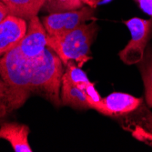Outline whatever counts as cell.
Here are the masks:
<instances>
[{
	"mask_svg": "<svg viewBox=\"0 0 152 152\" xmlns=\"http://www.w3.org/2000/svg\"><path fill=\"white\" fill-rule=\"evenodd\" d=\"M0 77L7 88L10 113L21 107L32 93L31 60L25 58L18 47L14 48L0 58Z\"/></svg>",
	"mask_w": 152,
	"mask_h": 152,
	"instance_id": "cell-1",
	"label": "cell"
},
{
	"mask_svg": "<svg viewBox=\"0 0 152 152\" xmlns=\"http://www.w3.org/2000/svg\"><path fill=\"white\" fill-rule=\"evenodd\" d=\"M63 65L57 53L48 47L38 58L31 60L32 92L40 93L57 107L61 105L59 94L65 72Z\"/></svg>",
	"mask_w": 152,
	"mask_h": 152,
	"instance_id": "cell-2",
	"label": "cell"
},
{
	"mask_svg": "<svg viewBox=\"0 0 152 152\" xmlns=\"http://www.w3.org/2000/svg\"><path fill=\"white\" fill-rule=\"evenodd\" d=\"M96 30L95 21L82 24L61 37L48 36V47L57 53L65 66L69 61H75L81 67L90 59L88 54Z\"/></svg>",
	"mask_w": 152,
	"mask_h": 152,
	"instance_id": "cell-3",
	"label": "cell"
},
{
	"mask_svg": "<svg viewBox=\"0 0 152 152\" xmlns=\"http://www.w3.org/2000/svg\"><path fill=\"white\" fill-rule=\"evenodd\" d=\"M123 23L129 28L131 38L118 56L125 64L135 65L140 63L144 57L145 49L152 35V19L132 18Z\"/></svg>",
	"mask_w": 152,
	"mask_h": 152,
	"instance_id": "cell-4",
	"label": "cell"
},
{
	"mask_svg": "<svg viewBox=\"0 0 152 152\" xmlns=\"http://www.w3.org/2000/svg\"><path fill=\"white\" fill-rule=\"evenodd\" d=\"M94 14V7L87 6L71 11L50 13L43 18L42 23L48 37H61L93 19Z\"/></svg>",
	"mask_w": 152,
	"mask_h": 152,
	"instance_id": "cell-5",
	"label": "cell"
},
{
	"mask_svg": "<svg viewBox=\"0 0 152 152\" xmlns=\"http://www.w3.org/2000/svg\"><path fill=\"white\" fill-rule=\"evenodd\" d=\"M135 139L152 146V111L144 101L132 111L113 118Z\"/></svg>",
	"mask_w": 152,
	"mask_h": 152,
	"instance_id": "cell-6",
	"label": "cell"
},
{
	"mask_svg": "<svg viewBox=\"0 0 152 152\" xmlns=\"http://www.w3.org/2000/svg\"><path fill=\"white\" fill-rule=\"evenodd\" d=\"M48 47V33L37 16L28 20L26 32L18 48L27 60L38 58Z\"/></svg>",
	"mask_w": 152,
	"mask_h": 152,
	"instance_id": "cell-7",
	"label": "cell"
},
{
	"mask_svg": "<svg viewBox=\"0 0 152 152\" xmlns=\"http://www.w3.org/2000/svg\"><path fill=\"white\" fill-rule=\"evenodd\" d=\"M64 76L71 80L84 93L91 108L96 109V111L105 116H108V112L104 105L103 99L99 95V92L96 91L93 83L89 81L86 73L81 70V67L76 65L73 61H69L66 65Z\"/></svg>",
	"mask_w": 152,
	"mask_h": 152,
	"instance_id": "cell-8",
	"label": "cell"
},
{
	"mask_svg": "<svg viewBox=\"0 0 152 152\" xmlns=\"http://www.w3.org/2000/svg\"><path fill=\"white\" fill-rule=\"evenodd\" d=\"M26 28V21L13 15L0 22V56L18 46Z\"/></svg>",
	"mask_w": 152,
	"mask_h": 152,
	"instance_id": "cell-9",
	"label": "cell"
},
{
	"mask_svg": "<svg viewBox=\"0 0 152 152\" xmlns=\"http://www.w3.org/2000/svg\"><path fill=\"white\" fill-rule=\"evenodd\" d=\"M29 132V128L25 124L7 122L0 127V139L8 141L16 152H32L28 143Z\"/></svg>",
	"mask_w": 152,
	"mask_h": 152,
	"instance_id": "cell-10",
	"label": "cell"
},
{
	"mask_svg": "<svg viewBox=\"0 0 152 152\" xmlns=\"http://www.w3.org/2000/svg\"><path fill=\"white\" fill-rule=\"evenodd\" d=\"M143 99L121 92H114L103 99L104 105L108 112V117L114 118L123 113L136 109L142 102Z\"/></svg>",
	"mask_w": 152,
	"mask_h": 152,
	"instance_id": "cell-11",
	"label": "cell"
},
{
	"mask_svg": "<svg viewBox=\"0 0 152 152\" xmlns=\"http://www.w3.org/2000/svg\"><path fill=\"white\" fill-rule=\"evenodd\" d=\"M7 7L10 15L30 20L37 16L46 0H1Z\"/></svg>",
	"mask_w": 152,
	"mask_h": 152,
	"instance_id": "cell-12",
	"label": "cell"
},
{
	"mask_svg": "<svg viewBox=\"0 0 152 152\" xmlns=\"http://www.w3.org/2000/svg\"><path fill=\"white\" fill-rule=\"evenodd\" d=\"M61 102L63 105L75 108L90 109L86 96L74 83L63 75L61 84Z\"/></svg>",
	"mask_w": 152,
	"mask_h": 152,
	"instance_id": "cell-13",
	"label": "cell"
},
{
	"mask_svg": "<svg viewBox=\"0 0 152 152\" xmlns=\"http://www.w3.org/2000/svg\"><path fill=\"white\" fill-rule=\"evenodd\" d=\"M139 66L145 88V101L149 107H152V47L147 46L144 57Z\"/></svg>",
	"mask_w": 152,
	"mask_h": 152,
	"instance_id": "cell-14",
	"label": "cell"
},
{
	"mask_svg": "<svg viewBox=\"0 0 152 152\" xmlns=\"http://www.w3.org/2000/svg\"><path fill=\"white\" fill-rule=\"evenodd\" d=\"M83 7L81 0H46L43 7L50 13L79 9Z\"/></svg>",
	"mask_w": 152,
	"mask_h": 152,
	"instance_id": "cell-15",
	"label": "cell"
},
{
	"mask_svg": "<svg viewBox=\"0 0 152 152\" xmlns=\"http://www.w3.org/2000/svg\"><path fill=\"white\" fill-rule=\"evenodd\" d=\"M9 113L8 105H7V88L0 77V118H4Z\"/></svg>",
	"mask_w": 152,
	"mask_h": 152,
	"instance_id": "cell-16",
	"label": "cell"
},
{
	"mask_svg": "<svg viewBox=\"0 0 152 152\" xmlns=\"http://www.w3.org/2000/svg\"><path fill=\"white\" fill-rule=\"evenodd\" d=\"M134 1L144 13L152 18V0H134Z\"/></svg>",
	"mask_w": 152,
	"mask_h": 152,
	"instance_id": "cell-17",
	"label": "cell"
},
{
	"mask_svg": "<svg viewBox=\"0 0 152 152\" xmlns=\"http://www.w3.org/2000/svg\"><path fill=\"white\" fill-rule=\"evenodd\" d=\"M8 15H10L7 7L0 0V22L3 21Z\"/></svg>",
	"mask_w": 152,
	"mask_h": 152,
	"instance_id": "cell-18",
	"label": "cell"
}]
</instances>
